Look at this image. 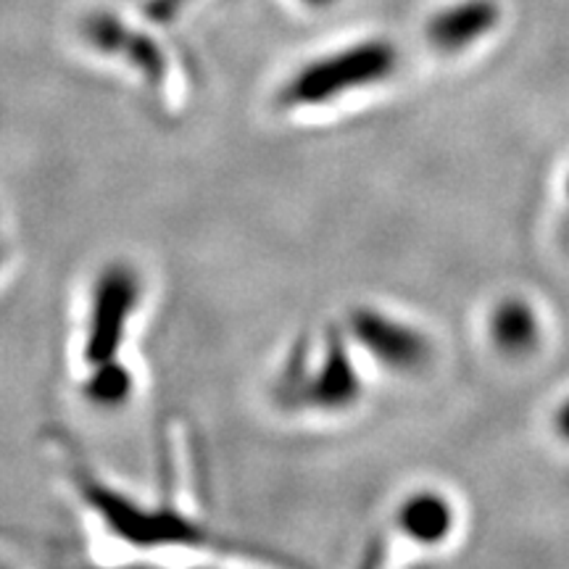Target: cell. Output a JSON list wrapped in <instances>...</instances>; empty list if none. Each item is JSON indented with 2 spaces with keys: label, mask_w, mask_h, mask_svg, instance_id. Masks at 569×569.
<instances>
[{
  "label": "cell",
  "mask_w": 569,
  "mask_h": 569,
  "mask_svg": "<svg viewBox=\"0 0 569 569\" xmlns=\"http://www.w3.org/2000/svg\"><path fill=\"white\" fill-rule=\"evenodd\" d=\"M490 336H493V343L501 348L503 353H530L540 340L536 311H532L525 301H519V298L503 301L493 311V319H490Z\"/></svg>",
  "instance_id": "8"
},
{
  "label": "cell",
  "mask_w": 569,
  "mask_h": 569,
  "mask_svg": "<svg viewBox=\"0 0 569 569\" xmlns=\"http://www.w3.org/2000/svg\"><path fill=\"white\" fill-rule=\"evenodd\" d=\"M82 38L88 40L90 48L96 51L117 56L124 59L134 71H140L146 80L163 82V71H167V61H163L161 48L156 40L132 27L111 11H96L88 19H82Z\"/></svg>",
  "instance_id": "6"
},
{
  "label": "cell",
  "mask_w": 569,
  "mask_h": 569,
  "mask_svg": "<svg viewBox=\"0 0 569 569\" xmlns=\"http://www.w3.org/2000/svg\"><path fill=\"white\" fill-rule=\"evenodd\" d=\"M348 330L361 351L396 375L422 372L427 361L432 359L430 340L417 325L375 306L353 309Z\"/></svg>",
  "instance_id": "3"
},
{
  "label": "cell",
  "mask_w": 569,
  "mask_h": 569,
  "mask_svg": "<svg viewBox=\"0 0 569 569\" xmlns=\"http://www.w3.org/2000/svg\"><path fill=\"white\" fill-rule=\"evenodd\" d=\"M140 301V284L132 269L109 267L92 290L88 348L84 356L92 367L111 365L113 353L122 346L124 330L130 325Z\"/></svg>",
  "instance_id": "4"
},
{
  "label": "cell",
  "mask_w": 569,
  "mask_h": 569,
  "mask_svg": "<svg viewBox=\"0 0 569 569\" xmlns=\"http://www.w3.org/2000/svg\"><path fill=\"white\" fill-rule=\"evenodd\" d=\"M188 3H193V0H148L146 11L151 13L153 19L167 21V19H174Z\"/></svg>",
  "instance_id": "10"
},
{
  "label": "cell",
  "mask_w": 569,
  "mask_h": 569,
  "mask_svg": "<svg viewBox=\"0 0 569 569\" xmlns=\"http://www.w3.org/2000/svg\"><path fill=\"white\" fill-rule=\"evenodd\" d=\"M0 569H13V567H9V565H0Z\"/></svg>",
  "instance_id": "12"
},
{
  "label": "cell",
  "mask_w": 569,
  "mask_h": 569,
  "mask_svg": "<svg viewBox=\"0 0 569 569\" xmlns=\"http://www.w3.org/2000/svg\"><path fill=\"white\" fill-rule=\"evenodd\" d=\"M498 24L501 6L496 0H453L427 17L425 40L440 56H459L490 38Z\"/></svg>",
  "instance_id": "5"
},
{
  "label": "cell",
  "mask_w": 569,
  "mask_h": 569,
  "mask_svg": "<svg viewBox=\"0 0 569 569\" xmlns=\"http://www.w3.org/2000/svg\"><path fill=\"white\" fill-rule=\"evenodd\" d=\"M457 511L446 496L436 490H417L398 503L396 528L419 546H440L451 538Z\"/></svg>",
  "instance_id": "7"
},
{
  "label": "cell",
  "mask_w": 569,
  "mask_h": 569,
  "mask_svg": "<svg viewBox=\"0 0 569 569\" xmlns=\"http://www.w3.org/2000/svg\"><path fill=\"white\" fill-rule=\"evenodd\" d=\"M401 53L388 38H361L303 61L282 82L277 103L288 111L327 109L393 80Z\"/></svg>",
  "instance_id": "1"
},
{
  "label": "cell",
  "mask_w": 569,
  "mask_h": 569,
  "mask_svg": "<svg viewBox=\"0 0 569 569\" xmlns=\"http://www.w3.org/2000/svg\"><path fill=\"white\" fill-rule=\"evenodd\" d=\"M11 259H13L11 222H9V213L3 209V203H0V280H3L6 272H9Z\"/></svg>",
  "instance_id": "9"
},
{
  "label": "cell",
  "mask_w": 569,
  "mask_h": 569,
  "mask_svg": "<svg viewBox=\"0 0 569 569\" xmlns=\"http://www.w3.org/2000/svg\"><path fill=\"white\" fill-rule=\"evenodd\" d=\"M340 336H327L319 359L311 348L293 353L282 372V393L293 403L317 411H346L361 396L359 377Z\"/></svg>",
  "instance_id": "2"
},
{
  "label": "cell",
  "mask_w": 569,
  "mask_h": 569,
  "mask_svg": "<svg viewBox=\"0 0 569 569\" xmlns=\"http://www.w3.org/2000/svg\"><path fill=\"white\" fill-rule=\"evenodd\" d=\"M557 427H559L561 436H565V438L569 440V401L565 403V407L559 409V415H557Z\"/></svg>",
  "instance_id": "11"
}]
</instances>
